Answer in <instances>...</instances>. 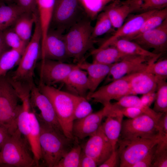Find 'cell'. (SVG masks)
I'll list each match as a JSON object with an SVG mask.
<instances>
[{
	"label": "cell",
	"instance_id": "cell-1",
	"mask_svg": "<svg viewBox=\"0 0 167 167\" xmlns=\"http://www.w3.org/2000/svg\"><path fill=\"white\" fill-rule=\"evenodd\" d=\"M38 88L51 101L64 135L69 139L73 140L72 132L73 114L79 96L62 91L54 86L40 83Z\"/></svg>",
	"mask_w": 167,
	"mask_h": 167
},
{
	"label": "cell",
	"instance_id": "cell-2",
	"mask_svg": "<svg viewBox=\"0 0 167 167\" xmlns=\"http://www.w3.org/2000/svg\"><path fill=\"white\" fill-rule=\"evenodd\" d=\"M31 38L27 45L16 70L6 76L12 80L32 85L34 84L35 70L41 58L42 31L37 17Z\"/></svg>",
	"mask_w": 167,
	"mask_h": 167
},
{
	"label": "cell",
	"instance_id": "cell-3",
	"mask_svg": "<svg viewBox=\"0 0 167 167\" xmlns=\"http://www.w3.org/2000/svg\"><path fill=\"white\" fill-rule=\"evenodd\" d=\"M40 124V144L41 159L48 167H55L65 154L72 147L71 142L73 140L44 122Z\"/></svg>",
	"mask_w": 167,
	"mask_h": 167
},
{
	"label": "cell",
	"instance_id": "cell-4",
	"mask_svg": "<svg viewBox=\"0 0 167 167\" xmlns=\"http://www.w3.org/2000/svg\"><path fill=\"white\" fill-rule=\"evenodd\" d=\"M17 129L5 141L0 151V167L36 166L29 143Z\"/></svg>",
	"mask_w": 167,
	"mask_h": 167
},
{
	"label": "cell",
	"instance_id": "cell-5",
	"mask_svg": "<svg viewBox=\"0 0 167 167\" xmlns=\"http://www.w3.org/2000/svg\"><path fill=\"white\" fill-rule=\"evenodd\" d=\"M88 17L71 27L64 34V40L70 58L78 63L84 60L88 50L93 49L94 41L92 35L93 27Z\"/></svg>",
	"mask_w": 167,
	"mask_h": 167
},
{
	"label": "cell",
	"instance_id": "cell-6",
	"mask_svg": "<svg viewBox=\"0 0 167 167\" xmlns=\"http://www.w3.org/2000/svg\"><path fill=\"white\" fill-rule=\"evenodd\" d=\"M19 99L6 75L0 77V126L10 134L18 128L17 120L21 109Z\"/></svg>",
	"mask_w": 167,
	"mask_h": 167
},
{
	"label": "cell",
	"instance_id": "cell-7",
	"mask_svg": "<svg viewBox=\"0 0 167 167\" xmlns=\"http://www.w3.org/2000/svg\"><path fill=\"white\" fill-rule=\"evenodd\" d=\"M161 140L159 135L152 137L119 139L117 148L120 167H132Z\"/></svg>",
	"mask_w": 167,
	"mask_h": 167
},
{
	"label": "cell",
	"instance_id": "cell-8",
	"mask_svg": "<svg viewBox=\"0 0 167 167\" xmlns=\"http://www.w3.org/2000/svg\"><path fill=\"white\" fill-rule=\"evenodd\" d=\"M87 17L79 0H55L49 28L64 34L73 25Z\"/></svg>",
	"mask_w": 167,
	"mask_h": 167
},
{
	"label": "cell",
	"instance_id": "cell-9",
	"mask_svg": "<svg viewBox=\"0 0 167 167\" xmlns=\"http://www.w3.org/2000/svg\"><path fill=\"white\" fill-rule=\"evenodd\" d=\"M158 120L144 114L135 118L123 120L119 139L156 136L158 135Z\"/></svg>",
	"mask_w": 167,
	"mask_h": 167
},
{
	"label": "cell",
	"instance_id": "cell-10",
	"mask_svg": "<svg viewBox=\"0 0 167 167\" xmlns=\"http://www.w3.org/2000/svg\"><path fill=\"white\" fill-rule=\"evenodd\" d=\"M78 66L77 63L46 59L41 60L38 66L39 83L50 86L63 83L70 73Z\"/></svg>",
	"mask_w": 167,
	"mask_h": 167
},
{
	"label": "cell",
	"instance_id": "cell-11",
	"mask_svg": "<svg viewBox=\"0 0 167 167\" xmlns=\"http://www.w3.org/2000/svg\"><path fill=\"white\" fill-rule=\"evenodd\" d=\"M131 95L128 75L113 80L100 87L93 92L89 93L86 98L102 104L105 106L111 100L118 101L122 97Z\"/></svg>",
	"mask_w": 167,
	"mask_h": 167
},
{
	"label": "cell",
	"instance_id": "cell-12",
	"mask_svg": "<svg viewBox=\"0 0 167 167\" xmlns=\"http://www.w3.org/2000/svg\"><path fill=\"white\" fill-rule=\"evenodd\" d=\"M157 59L141 56L127 55L112 65L106 77L107 81L110 82L126 75L145 71L149 63Z\"/></svg>",
	"mask_w": 167,
	"mask_h": 167
},
{
	"label": "cell",
	"instance_id": "cell-13",
	"mask_svg": "<svg viewBox=\"0 0 167 167\" xmlns=\"http://www.w3.org/2000/svg\"><path fill=\"white\" fill-rule=\"evenodd\" d=\"M30 100L31 107H36L40 111L39 114L35 112L39 121L44 122L63 134L51 101L46 96L40 91L35 83L31 88Z\"/></svg>",
	"mask_w": 167,
	"mask_h": 167
},
{
	"label": "cell",
	"instance_id": "cell-14",
	"mask_svg": "<svg viewBox=\"0 0 167 167\" xmlns=\"http://www.w3.org/2000/svg\"><path fill=\"white\" fill-rule=\"evenodd\" d=\"M130 40L145 49H152L153 53L162 55L167 50V18L157 27L138 35Z\"/></svg>",
	"mask_w": 167,
	"mask_h": 167
},
{
	"label": "cell",
	"instance_id": "cell-15",
	"mask_svg": "<svg viewBox=\"0 0 167 167\" xmlns=\"http://www.w3.org/2000/svg\"><path fill=\"white\" fill-rule=\"evenodd\" d=\"M70 58L64 34L49 28L45 42L41 46V60L46 59L66 62Z\"/></svg>",
	"mask_w": 167,
	"mask_h": 167
},
{
	"label": "cell",
	"instance_id": "cell-16",
	"mask_svg": "<svg viewBox=\"0 0 167 167\" xmlns=\"http://www.w3.org/2000/svg\"><path fill=\"white\" fill-rule=\"evenodd\" d=\"M90 137L82 152L94 159L99 166L109 156L114 150L103 130L101 125Z\"/></svg>",
	"mask_w": 167,
	"mask_h": 167
},
{
	"label": "cell",
	"instance_id": "cell-17",
	"mask_svg": "<svg viewBox=\"0 0 167 167\" xmlns=\"http://www.w3.org/2000/svg\"><path fill=\"white\" fill-rule=\"evenodd\" d=\"M106 116L105 107L95 113H92L80 119L75 120L72 126L74 137L82 139L95 134L101 124L103 118Z\"/></svg>",
	"mask_w": 167,
	"mask_h": 167
},
{
	"label": "cell",
	"instance_id": "cell-18",
	"mask_svg": "<svg viewBox=\"0 0 167 167\" xmlns=\"http://www.w3.org/2000/svg\"><path fill=\"white\" fill-rule=\"evenodd\" d=\"M156 10L148 11L134 15L105 41L99 48L108 46L116 40L120 39H127L140 29L145 20Z\"/></svg>",
	"mask_w": 167,
	"mask_h": 167
},
{
	"label": "cell",
	"instance_id": "cell-19",
	"mask_svg": "<svg viewBox=\"0 0 167 167\" xmlns=\"http://www.w3.org/2000/svg\"><path fill=\"white\" fill-rule=\"evenodd\" d=\"M106 111V119L101 124L103 130L115 150L119 139L124 116L120 111L112 109L108 105L104 106Z\"/></svg>",
	"mask_w": 167,
	"mask_h": 167
},
{
	"label": "cell",
	"instance_id": "cell-20",
	"mask_svg": "<svg viewBox=\"0 0 167 167\" xmlns=\"http://www.w3.org/2000/svg\"><path fill=\"white\" fill-rule=\"evenodd\" d=\"M128 75L131 95H143L156 92L157 79L152 74L145 71Z\"/></svg>",
	"mask_w": 167,
	"mask_h": 167
},
{
	"label": "cell",
	"instance_id": "cell-21",
	"mask_svg": "<svg viewBox=\"0 0 167 167\" xmlns=\"http://www.w3.org/2000/svg\"><path fill=\"white\" fill-rule=\"evenodd\" d=\"M104 8L113 27L117 29L122 25L128 15L134 12L132 0H115Z\"/></svg>",
	"mask_w": 167,
	"mask_h": 167
},
{
	"label": "cell",
	"instance_id": "cell-22",
	"mask_svg": "<svg viewBox=\"0 0 167 167\" xmlns=\"http://www.w3.org/2000/svg\"><path fill=\"white\" fill-rule=\"evenodd\" d=\"M63 84L70 91V93L78 96L86 97L87 92L89 91L87 74L80 69L79 65L70 73Z\"/></svg>",
	"mask_w": 167,
	"mask_h": 167
},
{
	"label": "cell",
	"instance_id": "cell-23",
	"mask_svg": "<svg viewBox=\"0 0 167 167\" xmlns=\"http://www.w3.org/2000/svg\"><path fill=\"white\" fill-rule=\"evenodd\" d=\"M79 67L86 71L89 79L90 88L89 93L95 91L98 86L108 74L112 65L89 63L84 60L77 63Z\"/></svg>",
	"mask_w": 167,
	"mask_h": 167
},
{
	"label": "cell",
	"instance_id": "cell-24",
	"mask_svg": "<svg viewBox=\"0 0 167 167\" xmlns=\"http://www.w3.org/2000/svg\"><path fill=\"white\" fill-rule=\"evenodd\" d=\"M29 113L30 130L27 139L35 161L36 166H39L41 160L40 144V124L36 116L35 110L31 108Z\"/></svg>",
	"mask_w": 167,
	"mask_h": 167
},
{
	"label": "cell",
	"instance_id": "cell-25",
	"mask_svg": "<svg viewBox=\"0 0 167 167\" xmlns=\"http://www.w3.org/2000/svg\"><path fill=\"white\" fill-rule=\"evenodd\" d=\"M55 0H36L38 17L42 31L41 46L44 44L51 22Z\"/></svg>",
	"mask_w": 167,
	"mask_h": 167
},
{
	"label": "cell",
	"instance_id": "cell-26",
	"mask_svg": "<svg viewBox=\"0 0 167 167\" xmlns=\"http://www.w3.org/2000/svg\"><path fill=\"white\" fill-rule=\"evenodd\" d=\"M92 62L105 65H112L118 62L124 58L125 54L113 45L94 49L91 52Z\"/></svg>",
	"mask_w": 167,
	"mask_h": 167
},
{
	"label": "cell",
	"instance_id": "cell-27",
	"mask_svg": "<svg viewBox=\"0 0 167 167\" xmlns=\"http://www.w3.org/2000/svg\"><path fill=\"white\" fill-rule=\"evenodd\" d=\"M38 16L37 11L25 12L19 16L13 26L14 31L27 44L32 36V27Z\"/></svg>",
	"mask_w": 167,
	"mask_h": 167
},
{
	"label": "cell",
	"instance_id": "cell-28",
	"mask_svg": "<svg viewBox=\"0 0 167 167\" xmlns=\"http://www.w3.org/2000/svg\"><path fill=\"white\" fill-rule=\"evenodd\" d=\"M110 45L115 47L121 52L127 55L141 56L156 59H158L161 55L151 52L144 49L135 42L124 39L117 40Z\"/></svg>",
	"mask_w": 167,
	"mask_h": 167
},
{
	"label": "cell",
	"instance_id": "cell-29",
	"mask_svg": "<svg viewBox=\"0 0 167 167\" xmlns=\"http://www.w3.org/2000/svg\"><path fill=\"white\" fill-rule=\"evenodd\" d=\"M25 11L16 3L0 5V32L13 26Z\"/></svg>",
	"mask_w": 167,
	"mask_h": 167
},
{
	"label": "cell",
	"instance_id": "cell-30",
	"mask_svg": "<svg viewBox=\"0 0 167 167\" xmlns=\"http://www.w3.org/2000/svg\"><path fill=\"white\" fill-rule=\"evenodd\" d=\"M25 50V49H24ZM24 50L10 49L0 57V77L18 66Z\"/></svg>",
	"mask_w": 167,
	"mask_h": 167
},
{
	"label": "cell",
	"instance_id": "cell-31",
	"mask_svg": "<svg viewBox=\"0 0 167 167\" xmlns=\"http://www.w3.org/2000/svg\"><path fill=\"white\" fill-rule=\"evenodd\" d=\"M113 107L117 108L137 107L143 109L149 113L152 116L158 119L161 113L155 112L149 107L144 105L140 98L134 95L124 96L113 103H111Z\"/></svg>",
	"mask_w": 167,
	"mask_h": 167
},
{
	"label": "cell",
	"instance_id": "cell-32",
	"mask_svg": "<svg viewBox=\"0 0 167 167\" xmlns=\"http://www.w3.org/2000/svg\"><path fill=\"white\" fill-rule=\"evenodd\" d=\"M166 18L167 7L156 10L145 20L139 30L127 40H130L138 35L157 27Z\"/></svg>",
	"mask_w": 167,
	"mask_h": 167
},
{
	"label": "cell",
	"instance_id": "cell-33",
	"mask_svg": "<svg viewBox=\"0 0 167 167\" xmlns=\"http://www.w3.org/2000/svg\"><path fill=\"white\" fill-rule=\"evenodd\" d=\"M157 88L153 110L157 113L167 112V83L157 78Z\"/></svg>",
	"mask_w": 167,
	"mask_h": 167
},
{
	"label": "cell",
	"instance_id": "cell-34",
	"mask_svg": "<svg viewBox=\"0 0 167 167\" xmlns=\"http://www.w3.org/2000/svg\"><path fill=\"white\" fill-rule=\"evenodd\" d=\"M134 13H143L167 7V0H132Z\"/></svg>",
	"mask_w": 167,
	"mask_h": 167
},
{
	"label": "cell",
	"instance_id": "cell-35",
	"mask_svg": "<svg viewBox=\"0 0 167 167\" xmlns=\"http://www.w3.org/2000/svg\"><path fill=\"white\" fill-rule=\"evenodd\" d=\"M81 152L82 148L79 145L72 147L61 159L55 167H79Z\"/></svg>",
	"mask_w": 167,
	"mask_h": 167
},
{
	"label": "cell",
	"instance_id": "cell-36",
	"mask_svg": "<svg viewBox=\"0 0 167 167\" xmlns=\"http://www.w3.org/2000/svg\"><path fill=\"white\" fill-rule=\"evenodd\" d=\"M95 26L93 28L92 37L94 40L96 38L110 31L113 27L112 23L107 13L104 11L98 15Z\"/></svg>",
	"mask_w": 167,
	"mask_h": 167
},
{
	"label": "cell",
	"instance_id": "cell-37",
	"mask_svg": "<svg viewBox=\"0 0 167 167\" xmlns=\"http://www.w3.org/2000/svg\"><path fill=\"white\" fill-rule=\"evenodd\" d=\"M88 16L91 20L96 19L98 14L107 3L105 0H79Z\"/></svg>",
	"mask_w": 167,
	"mask_h": 167
},
{
	"label": "cell",
	"instance_id": "cell-38",
	"mask_svg": "<svg viewBox=\"0 0 167 167\" xmlns=\"http://www.w3.org/2000/svg\"><path fill=\"white\" fill-rule=\"evenodd\" d=\"M5 40L11 49L24 50L28 44L24 41L12 28L2 32Z\"/></svg>",
	"mask_w": 167,
	"mask_h": 167
},
{
	"label": "cell",
	"instance_id": "cell-39",
	"mask_svg": "<svg viewBox=\"0 0 167 167\" xmlns=\"http://www.w3.org/2000/svg\"><path fill=\"white\" fill-rule=\"evenodd\" d=\"M156 78L166 80L167 78V59H161L149 63L145 70Z\"/></svg>",
	"mask_w": 167,
	"mask_h": 167
},
{
	"label": "cell",
	"instance_id": "cell-40",
	"mask_svg": "<svg viewBox=\"0 0 167 167\" xmlns=\"http://www.w3.org/2000/svg\"><path fill=\"white\" fill-rule=\"evenodd\" d=\"M167 167V141L161 140L157 145L152 167Z\"/></svg>",
	"mask_w": 167,
	"mask_h": 167
},
{
	"label": "cell",
	"instance_id": "cell-41",
	"mask_svg": "<svg viewBox=\"0 0 167 167\" xmlns=\"http://www.w3.org/2000/svg\"><path fill=\"white\" fill-rule=\"evenodd\" d=\"M92 106L86 98L79 96L74 111V121L86 117L92 113Z\"/></svg>",
	"mask_w": 167,
	"mask_h": 167
},
{
	"label": "cell",
	"instance_id": "cell-42",
	"mask_svg": "<svg viewBox=\"0 0 167 167\" xmlns=\"http://www.w3.org/2000/svg\"><path fill=\"white\" fill-rule=\"evenodd\" d=\"M111 103L107 105L110 108L120 111L124 116H125L129 118H135L144 114L148 115L153 117L148 112L141 108L133 107L127 108L115 107L111 105Z\"/></svg>",
	"mask_w": 167,
	"mask_h": 167
},
{
	"label": "cell",
	"instance_id": "cell-43",
	"mask_svg": "<svg viewBox=\"0 0 167 167\" xmlns=\"http://www.w3.org/2000/svg\"><path fill=\"white\" fill-rule=\"evenodd\" d=\"M157 130L161 140L167 141V112L162 113L158 118Z\"/></svg>",
	"mask_w": 167,
	"mask_h": 167
},
{
	"label": "cell",
	"instance_id": "cell-44",
	"mask_svg": "<svg viewBox=\"0 0 167 167\" xmlns=\"http://www.w3.org/2000/svg\"><path fill=\"white\" fill-rule=\"evenodd\" d=\"M157 145L152 148L141 160L135 164L132 167H152Z\"/></svg>",
	"mask_w": 167,
	"mask_h": 167
},
{
	"label": "cell",
	"instance_id": "cell-45",
	"mask_svg": "<svg viewBox=\"0 0 167 167\" xmlns=\"http://www.w3.org/2000/svg\"><path fill=\"white\" fill-rule=\"evenodd\" d=\"M120 165V157L117 148L113 150L109 156L99 167H117Z\"/></svg>",
	"mask_w": 167,
	"mask_h": 167
},
{
	"label": "cell",
	"instance_id": "cell-46",
	"mask_svg": "<svg viewBox=\"0 0 167 167\" xmlns=\"http://www.w3.org/2000/svg\"><path fill=\"white\" fill-rule=\"evenodd\" d=\"M15 3L25 12L34 13L37 11L36 0H15Z\"/></svg>",
	"mask_w": 167,
	"mask_h": 167
},
{
	"label": "cell",
	"instance_id": "cell-47",
	"mask_svg": "<svg viewBox=\"0 0 167 167\" xmlns=\"http://www.w3.org/2000/svg\"><path fill=\"white\" fill-rule=\"evenodd\" d=\"M98 166L96 161L85 155L82 151L81 155L79 167H96Z\"/></svg>",
	"mask_w": 167,
	"mask_h": 167
},
{
	"label": "cell",
	"instance_id": "cell-48",
	"mask_svg": "<svg viewBox=\"0 0 167 167\" xmlns=\"http://www.w3.org/2000/svg\"><path fill=\"white\" fill-rule=\"evenodd\" d=\"M156 96V92H151L143 94L140 98L144 105L150 107L155 101Z\"/></svg>",
	"mask_w": 167,
	"mask_h": 167
},
{
	"label": "cell",
	"instance_id": "cell-49",
	"mask_svg": "<svg viewBox=\"0 0 167 167\" xmlns=\"http://www.w3.org/2000/svg\"><path fill=\"white\" fill-rule=\"evenodd\" d=\"M10 135L6 128L0 126V151L3 145Z\"/></svg>",
	"mask_w": 167,
	"mask_h": 167
},
{
	"label": "cell",
	"instance_id": "cell-50",
	"mask_svg": "<svg viewBox=\"0 0 167 167\" xmlns=\"http://www.w3.org/2000/svg\"><path fill=\"white\" fill-rule=\"evenodd\" d=\"M11 49L6 43L2 32H0V57L5 51Z\"/></svg>",
	"mask_w": 167,
	"mask_h": 167
},
{
	"label": "cell",
	"instance_id": "cell-51",
	"mask_svg": "<svg viewBox=\"0 0 167 167\" xmlns=\"http://www.w3.org/2000/svg\"><path fill=\"white\" fill-rule=\"evenodd\" d=\"M3 2H5L8 4H10L15 2V0H2Z\"/></svg>",
	"mask_w": 167,
	"mask_h": 167
},
{
	"label": "cell",
	"instance_id": "cell-52",
	"mask_svg": "<svg viewBox=\"0 0 167 167\" xmlns=\"http://www.w3.org/2000/svg\"><path fill=\"white\" fill-rule=\"evenodd\" d=\"M2 0H0V5L4 4Z\"/></svg>",
	"mask_w": 167,
	"mask_h": 167
},
{
	"label": "cell",
	"instance_id": "cell-53",
	"mask_svg": "<svg viewBox=\"0 0 167 167\" xmlns=\"http://www.w3.org/2000/svg\"><path fill=\"white\" fill-rule=\"evenodd\" d=\"M107 2L109 1L110 0H105Z\"/></svg>",
	"mask_w": 167,
	"mask_h": 167
}]
</instances>
